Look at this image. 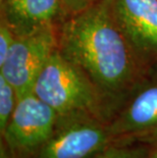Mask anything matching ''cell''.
<instances>
[{"label":"cell","instance_id":"obj_1","mask_svg":"<svg viewBox=\"0 0 157 158\" xmlns=\"http://www.w3.org/2000/svg\"><path fill=\"white\" fill-rule=\"evenodd\" d=\"M57 49L94 84L107 122L150 65L129 40L111 0L66 16L57 27Z\"/></svg>","mask_w":157,"mask_h":158},{"label":"cell","instance_id":"obj_2","mask_svg":"<svg viewBox=\"0 0 157 158\" xmlns=\"http://www.w3.org/2000/svg\"><path fill=\"white\" fill-rule=\"evenodd\" d=\"M33 92L58 114L90 112L107 122L103 100L94 84L57 48L40 72Z\"/></svg>","mask_w":157,"mask_h":158},{"label":"cell","instance_id":"obj_3","mask_svg":"<svg viewBox=\"0 0 157 158\" xmlns=\"http://www.w3.org/2000/svg\"><path fill=\"white\" fill-rule=\"evenodd\" d=\"M107 126L112 143L157 142V62L149 65Z\"/></svg>","mask_w":157,"mask_h":158},{"label":"cell","instance_id":"obj_4","mask_svg":"<svg viewBox=\"0 0 157 158\" xmlns=\"http://www.w3.org/2000/svg\"><path fill=\"white\" fill-rule=\"evenodd\" d=\"M111 144L102 117L90 112L58 114L51 136L33 158H90Z\"/></svg>","mask_w":157,"mask_h":158},{"label":"cell","instance_id":"obj_5","mask_svg":"<svg viewBox=\"0 0 157 158\" xmlns=\"http://www.w3.org/2000/svg\"><path fill=\"white\" fill-rule=\"evenodd\" d=\"M58 113L34 92L18 99L1 141L13 158H33L54 130Z\"/></svg>","mask_w":157,"mask_h":158},{"label":"cell","instance_id":"obj_6","mask_svg":"<svg viewBox=\"0 0 157 158\" xmlns=\"http://www.w3.org/2000/svg\"><path fill=\"white\" fill-rule=\"evenodd\" d=\"M56 48L57 27L15 36L0 73L14 88L18 99L33 92L40 72Z\"/></svg>","mask_w":157,"mask_h":158},{"label":"cell","instance_id":"obj_7","mask_svg":"<svg viewBox=\"0 0 157 158\" xmlns=\"http://www.w3.org/2000/svg\"><path fill=\"white\" fill-rule=\"evenodd\" d=\"M123 31L148 64L157 62V0H111Z\"/></svg>","mask_w":157,"mask_h":158},{"label":"cell","instance_id":"obj_8","mask_svg":"<svg viewBox=\"0 0 157 158\" xmlns=\"http://www.w3.org/2000/svg\"><path fill=\"white\" fill-rule=\"evenodd\" d=\"M0 6L1 19L15 36L58 27L68 16L62 0H2Z\"/></svg>","mask_w":157,"mask_h":158},{"label":"cell","instance_id":"obj_9","mask_svg":"<svg viewBox=\"0 0 157 158\" xmlns=\"http://www.w3.org/2000/svg\"><path fill=\"white\" fill-rule=\"evenodd\" d=\"M90 158H151V146L144 143H112Z\"/></svg>","mask_w":157,"mask_h":158},{"label":"cell","instance_id":"obj_10","mask_svg":"<svg viewBox=\"0 0 157 158\" xmlns=\"http://www.w3.org/2000/svg\"><path fill=\"white\" fill-rule=\"evenodd\" d=\"M18 103V96L10 83L0 73V133L1 135L10 120Z\"/></svg>","mask_w":157,"mask_h":158},{"label":"cell","instance_id":"obj_11","mask_svg":"<svg viewBox=\"0 0 157 158\" xmlns=\"http://www.w3.org/2000/svg\"><path fill=\"white\" fill-rule=\"evenodd\" d=\"M15 35L7 23L0 19V65L4 63L14 42Z\"/></svg>","mask_w":157,"mask_h":158},{"label":"cell","instance_id":"obj_12","mask_svg":"<svg viewBox=\"0 0 157 158\" xmlns=\"http://www.w3.org/2000/svg\"><path fill=\"white\" fill-rule=\"evenodd\" d=\"M100 0H62L66 15H76Z\"/></svg>","mask_w":157,"mask_h":158},{"label":"cell","instance_id":"obj_13","mask_svg":"<svg viewBox=\"0 0 157 158\" xmlns=\"http://www.w3.org/2000/svg\"><path fill=\"white\" fill-rule=\"evenodd\" d=\"M149 145L151 146V158H157V142Z\"/></svg>","mask_w":157,"mask_h":158},{"label":"cell","instance_id":"obj_14","mask_svg":"<svg viewBox=\"0 0 157 158\" xmlns=\"http://www.w3.org/2000/svg\"><path fill=\"white\" fill-rule=\"evenodd\" d=\"M1 158H13L4 146H1Z\"/></svg>","mask_w":157,"mask_h":158},{"label":"cell","instance_id":"obj_15","mask_svg":"<svg viewBox=\"0 0 157 158\" xmlns=\"http://www.w3.org/2000/svg\"><path fill=\"white\" fill-rule=\"evenodd\" d=\"M1 1H2V0H0V2H1Z\"/></svg>","mask_w":157,"mask_h":158}]
</instances>
